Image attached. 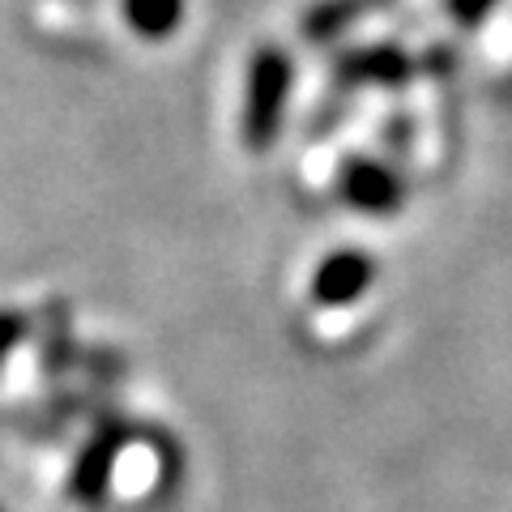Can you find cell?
Returning a JSON list of instances; mask_svg holds the SVG:
<instances>
[{"instance_id":"obj_1","label":"cell","mask_w":512,"mask_h":512,"mask_svg":"<svg viewBox=\"0 0 512 512\" xmlns=\"http://www.w3.org/2000/svg\"><path fill=\"white\" fill-rule=\"evenodd\" d=\"M286 90H291V60L282 52H261L248 73V107H244V141L248 150H269L282 124Z\"/></svg>"},{"instance_id":"obj_2","label":"cell","mask_w":512,"mask_h":512,"mask_svg":"<svg viewBox=\"0 0 512 512\" xmlns=\"http://www.w3.org/2000/svg\"><path fill=\"white\" fill-rule=\"evenodd\" d=\"M342 197L363 214H393L402 205V184L393 180L384 167L372 163H346L342 171Z\"/></svg>"},{"instance_id":"obj_3","label":"cell","mask_w":512,"mask_h":512,"mask_svg":"<svg viewBox=\"0 0 512 512\" xmlns=\"http://www.w3.org/2000/svg\"><path fill=\"white\" fill-rule=\"evenodd\" d=\"M372 282V261L359 252H333L325 265L316 269V286L312 295L320 303H350L355 295H363V286Z\"/></svg>"},{"instance_id":"obj_4","label":"cell","mask_w":512,"mask_h":512,"mask_svg":"<svg viewBox=\"0 0 512 512\" xmlns=\"http://www.w3.org/2000/svg\"><path fill=\"white\" fill-rule=\"evenodd\" d=\"M124 13L146 39H163L175 30V22H180L184 5L180 0H124Z\"/></svg>"},{"instance_id":"obj_5","label":"cell","mask_w":512,"mask_h":512,"mask_svg":"<svg viewBox=\"0 0 512 512\" xmlns=\"http://www.w3.org/2000/svg\"><path fill=\"white\" fill-rule=\"evenodd\" d=\"M350 69H355V77H380V82H397V77H406L402 56H389V52H367L359 60H350Z\"/></svg>"},{"instance_id":"obj_6","label":"cell","mask_w":512,"mask_h":512,"mask_svg":"<svg viewBox=\"0 0 512 512\" xmlns=\"http://www.w3.org/2000/svg\"><path fill=\"white\" fill-rule=\"evenodd\" d=\"M491 5H495V0H453V13H457V18H466V22H474V18H483Z\"/></svg>"},{"instance_id":"obj_7","label":"cell","mask_w":512,"mask_h":512,"mask_svg":"<svg viewBox=\"0 0 512 512\" xmlns=\"http://www.w3.org/2000/svg\"><path fill=\"white\" fill-rule=\"evenodd\" d=\"M13 338H18V320H13V316H0V359H5V350L13 346Z\"/></svg>"}]
</instances>
